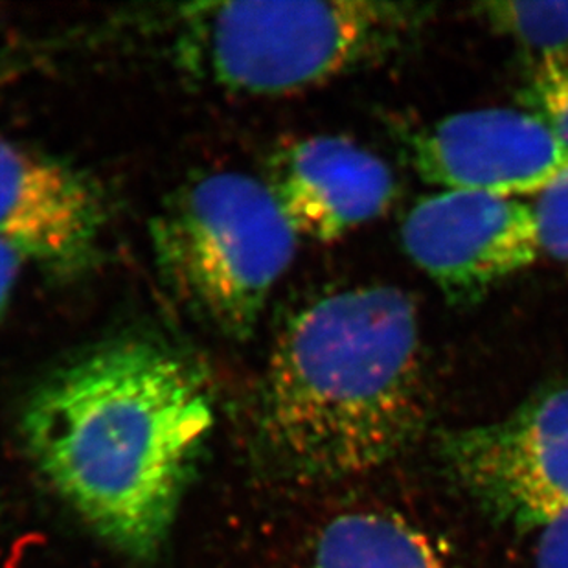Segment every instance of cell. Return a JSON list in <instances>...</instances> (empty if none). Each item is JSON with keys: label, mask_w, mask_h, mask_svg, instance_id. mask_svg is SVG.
<instances>
[{"label": "cell", "mask_w": 568, "mask_h": 568, "mask_svg": "<svg viewBox=\"0 0 568 568\" xmlns=\"http://www.w3.org/2000/svg\"><path fill=\"white\" fill-rule=\"evenodd\" d=\"M212 425L197 366L145 337L74 355L22 416L39 471L98 536L139 559L166 539Z\"/></svg>", "instance_id": "1"}, {"label": "cell", "mask_w": 568, "mask_h": 568, "mask_svg": "<svg viewBox=\"0 0 568 568\" xmlns=\"http://www.w3.org/2000/svg\"><path fill=\"white\" fill-rule=\"evenodd\" d=\"M427 416L418 307L394 285L316 298L282 327L260 397L263 449L284 477L333 483L402 456Z\"/></svg>", "instance_id": "2"}, {"label": "cell", "mask_w": 568, "mask_h": 568, "mask_svg": "<svg viewBox=\"0 0 568 568\" xmlns=\"http://www.w3.org/2000/svg\"><path fill=\"white\" fill-rule=\"evenodd\" d=\"M429 17V6L386 0L195 2L168 16L166 49L197 85L282 97L385 60Z\"/></svg>", "instance_id": "3"}, {"label": "cell", "mask_w": 568, "mask_h": 568, "mask_svg": "<svg viewBox=\"0 0 568 568\" xmlns=\"http://www.w3.org/2000/svg\"><path fill=\"white\" fill-rule=\"evenodd\" d=\"M151 242L179 302L223 337L245 341L291 267L298 234L265 181L210 172L166 199Z\"/></svg>", "instance_id": "4"}, {"label": "cell", "mask_w": 568, "mask_h": 568, "mask_svg": "<svg viewBox=\"0 0 568 568\" xmlns=\"http://www.w3.org/2000/svg\"><path fill=\"white\" fill-rule=\"evenodd\" d=\"M440 456L486 514L517 530H541L568 511V385L505 418L445 433Z\"/></svg>", "instance_id": "5"}, {"label": "cell", "mask_w": 568, "mask_h": 568, "mask_svg": "<svg viewBox=\"0 0 568 568\" xmlns=\"http://www.w3.org/2000/svg\"><path fill=\"white\" fill-rule=\"evenodd\" d=\"M405 253L453 306H473L536 263V210L514 197L440 192L414 204L403 221Z\"/></svg>", "instance_id": "6"}, {"label": "cell", "mask_w": 568, "mask_h": 568, "mask_svg": "<svg viewBox=\"0 0 568 568\" xmlns=\"http://www.w3.org/2000/svg\"><path fill=\"white\" fill-rule=\"evenodd\" d=\"M414 170L444 192L539 195L568 168V148L515 109H478L419 129L408 140Z\"/></svg>", "instance_id": "7"}, {"label": "cell", "mask_w": 568, "mask_h": 568, "mask_svg": "<svg viewBox=\"0 0 568 568\" xmlns=\"http://www.w3.org/2000/svg\"><path fill=\"white\" fill-rule=\"evenodd\" d=\"M298 237L337 242L390 210L397 183L372 151L344 136L280 145L263 179Z\"/></svg>", "instance_id": "8"}, {"label": "cell", "mask_w": 568, "mask_h": 568, "mask_svg": "<svg viewBox=\"0 0 568 568\" xmlns=\"http://www.w3.org/2000/svg\"><path fill=\"white\" fill-rule=\"evenodd\" d=\"M102 226V199L83 175L0 139V242L72 271L94 253Z\"/></svg>", "instance_id": "9"}, {"label": "cell", "mask_w": 568, "mask_h": 568, "mask_svg": "<svg viewBox=\"0 0 568 568\" xmlns=\"http://www.w3.org/2000/svg\"><path fill=\"white\" fill-rule=\"evenodd\" d=\"M307 568H456L419 526L385 509H357L329 520Z\"/></svg>", "instance_id": "10"}, {"label": "cell", "mask_w": 568, "mask_h": 568, "mask_svg": "<svg viewBox=\"0 0 568 568\" xmlns=\"http://www.w3.org/2000/svg\"><path fill=\"white\" fill-rule=\"evenodd\" d=\"M477 16L517 43L539 50L542 58L568 52V2H484Z\"/></svg>", "instance_id": "11"}, {"label": "cell", "mask_w": 568, "mask_h": 568, "mask_svg": "<svg viewBox=\"0 0 568 568\" xmlns=\"http://www.w3.org/2000/svg\"><path fill=\"white\" fill-rule=\"evenodd\" d=\"M526 102L531 114L568 148V52L542 58L526 92Z\"/></svg>", "instance_id": "12"}, {"label": "cell", "mask_w": 568, "mask_h": 568, "mask_svg": "<svg viewBox=\"0 0 568 568\" xmlns=\"http://www.w3.org/2000/svg\"><path fill=\"white\" fill-rule=\"evenodd\" d=\"M541 251L568 267V168L534 204Z\"/></svg>", "instance_id": "13"}, {"label": "cell", "mask_w": 568, "mask_h": 568, "mask_svg": "<svg viewBox=\"0 0 568 568\" xmlns=\"http://www.w3.org/2000/svg\"><path fill=\"white\" fill-rule=\"evenodd\" d=\"M537 534L536 568H568V511Z\"/></svg>", "instance_id": "14"}, {"label": "cell", "mask_w": 568, "mask_h": 568, "mask_svg": "<svg viewBox=\"0 0 568 568\" xmlns=\"http://www.w3.org/2000/svg\"><path fill=\"white\" fill-rule=\"evenodd\" d=\"M24 257L16 248L0 242V312L10 301L11 291L16 285Z\"/></svg>", "instance_id": "15"}]
</instances>
